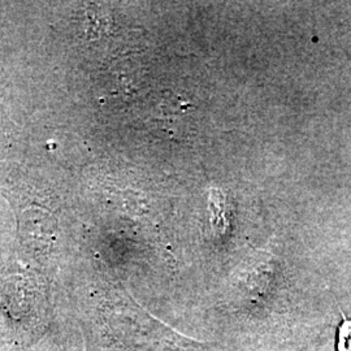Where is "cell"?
Returning <instances> with one entry per match:
<instances>
[{"label":"cell","mask_w":351,"mask_h":351,"mask_svg":"<svg viewBox=\"0 0 351 351\" xmlns=\"http://www.w3.org/2000/svg\"><path fill=\"white\" fill-rule=\"evenodd\" d=\"M337 350L351 351V320H343L339 326Z\"/></svg>","instance_id":"6da1fadb"}]
</instances>
